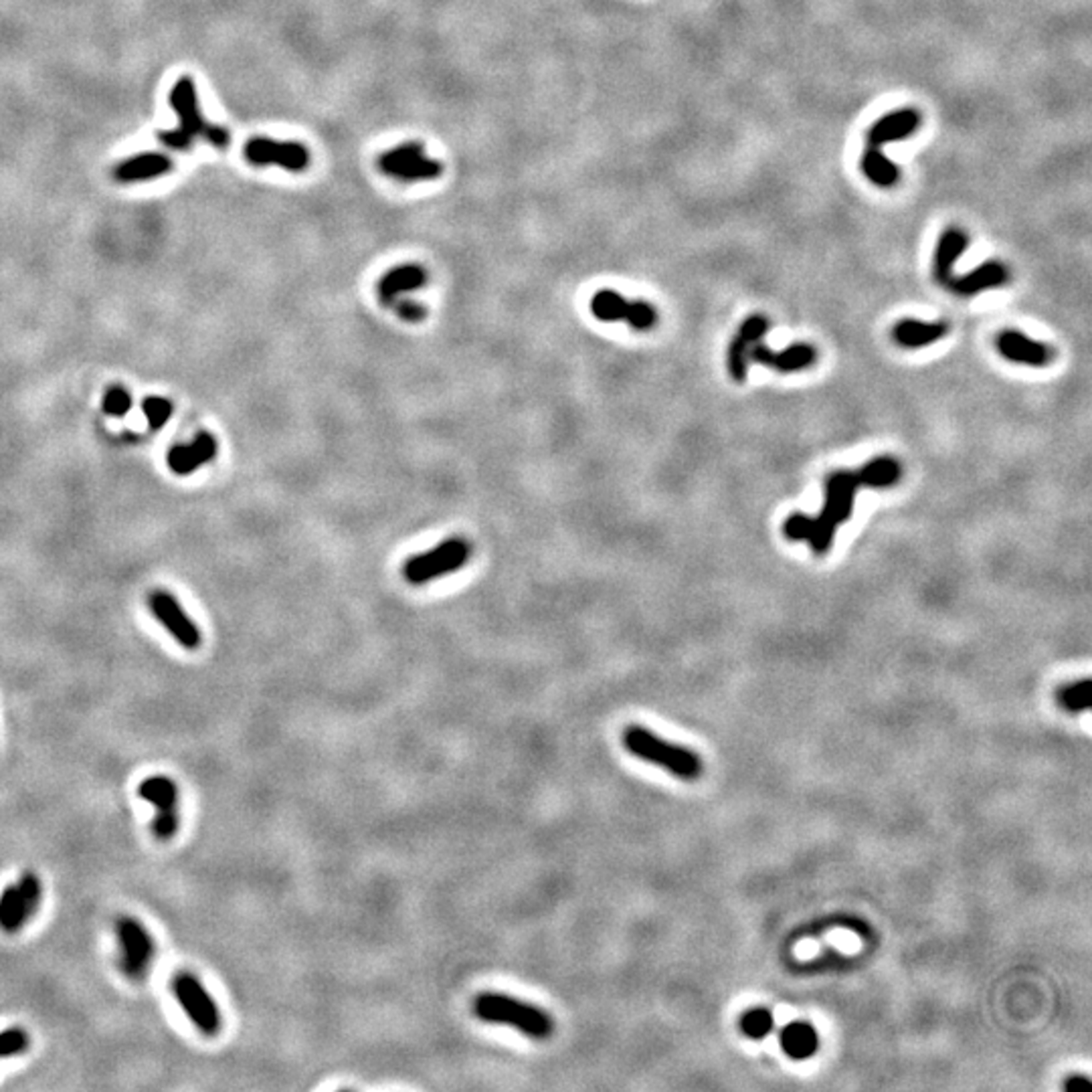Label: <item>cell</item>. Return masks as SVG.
Listing matches in <instances>:
<instances>
[{
  "label": "cell",
  "mask_w": 1092,
  "mask_h": 1092,
  "mask_svg": "<svg viewBox=\"0 0 1092 1092\" xmlns=\"http://www.w3.org/2000/svg\"><path fill=\"white\" fill-rule=\"evenodd\" d=\"M1007 279L1009 272L1001 261H986V264H981L969 274L961 277H951V282L947 284V287L957 296L969 297L986 290H994V287L1006 286Z\"/></svg>",
  "instance_id": "18"
},
{
  "label": "cell",
  "mask_w": 1092,
  "mask_h": 1092,
  "mask_svg": "<svg viewBox=\"0 0 1092 1092\" xmlns=\"http://www.w3.org/2000/svg\"><path fill=\"white\" fill-rule=\"evenodd\" d=\"M472 1014L484 1024L510 1026L535 1042L555 1034V1019L546 1009L498 991H482L472 1001Z\"/></svg>",
  "instance_id": "3"
},
{
  "label": "cell",
  "mask_w": 1092,
  "mask_h": 1092,
  "mask_svg": "<svg viewBox=\"0 0 1092 1092\" xmlns=\"http://www.w3.org/2000/svg\"><path fill=\"white\" fill-rule=\"evenodd\" d=\"M138 796L144 801H148L156 811L178 809V787L173 779L165 777V775L144 779L138 785Z\"/></svg>",
  "instance_id": "22"
},
{
  "label": "cell",
  "mask_w": 1092,
  "mask_h": 1092,
  "mask_svg": "<svg viewBox=\"0 0 1092 1092\" xmlns=\"http://www.w3.org/2000/svg\"><path fill=\"white\" fill-rule=\"evenodd\" d=\"M26 923H29V918L25 915L19 888L6 887L3 895H0V928L5 933H16Z\"/></svg>",
  "instance_id": "25"
},
{
  "label": "cell",
  "mask_w": 1092,
  "mask_h": 1092,
  "mask_svg": "<svg viewBox=\"0 0 1092 1092\" xmlns=\"http://www.w3.org/2000/svg\"><path fill=\"white\" fill-rule=\"evenodd\" d=\"M748 348L751 345L745 342L741 336H736L730 340L728 346V373L733 376L735 383H745L746 378V371H748Z\"/></svg>",
  "instance_id": "28"
},
{
  "label": "cell",
  "mask_w": 1092,
  "mask_h": 1092,
  "mask_svg": "<svg viewBox=\"0 0 1092 1092\" xmlns=\"http://www.w3.org/2000/svg\"><path fill=\"white\" fill-rule=\"evenodd\" d=\"M142 411H144V415H146L150 429L158 431L166 426V421L170 417H173L175 405L170 399H165V396H148V399L142 403Z\"/></svg>",
  "instance_id": "29"
},
{
  "label": "cell",
  "mask_w": 1092,
  "mask_h": 1092,
  "mask_svg": "<svg viewBox=\"0 0 1092 1092\" xmlns=\"http://www.w3.org/2000/svg\"><path fill=\"white\" fill-rule=\"evenodd\" d=\"M741 1027L748 1037H763L773 1030V1016L763 1007L751 1009L743 1016Z\"/></svg>",
  "instance_id": "30"
},
{
  "label": "cell",
  "mask_w": 1092,
  "mask_h": 1092,
  "mask_svg": "<svg viewBox=\"0 0 1092 1092\" xmlns=\"http://www.w3.org/2000/svg\"><path fill=\"white\" fill-rule=\"evenodd\" d=\"M621 741H624V746L631 755L637 756V759L662 766L667 773H672L674 777L684 781L700 777L702 761L692 748L664 741L662 736H657L646 726H627L624 735H621Z\"/></svg>",
  "instance_id": "4"
},
{
  "label": "cell",
  "mask_w": 1092,
  "mask_h": 1092,
  "mask_svg": "<svg viewBox=\"0 0 1092 1092\" xmlns=\"http://www.w3.org/2000/svg\"><path fill=\"white\" fill-rule=\"evenodd\" d=\"M219 451V444L211 433L201 431L195 437L193 444H176L170 447L166 454V464L176 476H188L196 472L198 467L213 462Z\"/></svg>",
  "instance_id": "15"
},
{
  "label": "cell",
  "mask_w": 1092,
  "mask_h": 1092,
  "mask_svg": "<svg viewBox=\"0 0 1092 1092\" xmlns=\"http://www.w3.org/2000/svg\"><path fill=\"white\" fill-rule=\"evenodd\" d=\"M391 308L396 312V316H399L401 320L413 322V324L415 322H423V320H426V316H427V310L423 308L421 304L413 302V300H407V297H399V300H396L391 306Z\"/></svg>",
  "instance_id": "35"
},
{
  "label": "cell",
  "mask_w": 1092,
  "mask_h": 1092,
  "mask_svg": "<svg viewBox=\"0 0 1092 1092\" xmlns=\"http://www.w3.org/2000/svg\"><path fill=\"white\" fill-rule=\"evenodd\" d=\"M1080 1087H1082V1088H1090L1092 1085H1090V1080H1088L1087 1077H1072V1078L1067 1082V1085H1064V1088H1067V1090H1077V1088H1080Z\"/></svg>",
  "instance_id": "36"
},
{
  "label": "cell",
  "mask_w": 1092,
  "mask_h": 1092,
  "mask_svg": "<svg viewBox=\"0 0 1092 1092\" xmlns=\"http://www.w3.org/2000/svg\"><path fill=\"white\" fill-rule=\"evenodd\" d=\"M16 888H19L25 915H26V918L31 920V917L35 915V910H37V907L41 905L43 884H41L39 877L35 872H25V874H21V878H19V884H16Z\"/></svg>",
  "instance_id": "27"
},
{
  "label": "cell",
  "mask_w": 1092,
  "mask_h": 1092,
  "mask_svg": "<svg viewBox=\"0 0 1092 1092\" xmlns=\"http://www.w3.org/2000/svg\"><path fill=\"white\" fill-rule=\"evenodd\" d=\"M173 168L175 162L165 152H140V155H134L122 160L120 165H115L112 175L117 183L132 185L166 176L168 173H173Z\"/></svg>",
  "instance_id": "14"
},
{
  "label": "cell",
  "mask_w": 1092,
  "mask_h": 1092,
  "mask_svg": "<svg viewBox=\"0 0 1092 1092\" xmlns=\"http://www.w3.org/2000/svg\"><path fill=\"white\" fill-rule=\"evenodd\" d=\"M173 991L180 1007L185 1009L188 1019L198 1027V1032H203L205 1036H216L221 1032L223 1019L219 1007H216L211 994L195 973H176L173 979Z\"/></svg>",
  "instance_id": "8"
},
{
  "label": "cell",
  "mask_w": 1092,
  "mask_h": 1092,
  "mask_svg": "<svg viewBox=\"0 0 1092 1092\" xmlns=\"http://www.w3.org/2000/svg\"><path fill=\"white\" fill-rule=\"evenodd\" d=\"M170 107L176 112L178 115V128L175 130H166L158 134V140L165 144L166 148L176 150V152H185L195 144V140H205L209 142L211 146L215 148H227L229 146V132L223 128V125L211 124L201 112V105H198V94H196V85L193 77H180L176 84L170 89L168 95Z\"/></svg>",
  "instance_id": "2"
},
{
  "label": "cell",
  "mask_w": 1092,
  "mask_h": 1092,
  "mask_svg": "<svg viewBox=\"0 0 1092 1092\" xmlns=\"http://www.w3.org/2000/svg\"><path fill=\"white\" fill-rule=\"evenodd\" d=\"M180 827V817H178V809H170V811H156V817L152 821V834H155L156 839L160 842H170L178 832Z\"/></svg>",
  "instance_id": "33"
},
{
  "label": "cell",
  "mask_w": 1092,
  "mask_h": 1092,
  "mask_svg": "<svg viewBox=\"0 0 1092 1092\" xmlns=\"http://www.w3.org/2000/svg\"><path fill=\"white\" fill-rule=\"evenodd\" d=\"M781 1044L783 1050L787 1052L791 1058H807V1056L814 1054L817 1050L819 1037L817 1032L806 1022H793L787 1027H785L781 1034Z\"/></svg>",
  "instance_id": "24"
},
{
  "label": "cell",
  "mask_w": 1092,
  "mask_h": 1092,
  "mask_svg": "<svg viewBox=\"0 0 1092 1092\" xmlns=\"http://www.w3.org/2000/svg\"><path fill=\"white\" fill-rule=\"evenodd\" d=\"M920 128V114L913 107H905V110L892 112L888 115L880 117L878 122L872 124V128L868 130V146L872 148H882L884 144H892V142H900L907 140L908 136H913V134Z\"/></svg>",
  "instance_id": "17"
},
{
  "label": "cell",
  "mask_w": 1092,
  "mask_h": 1092,
  "mask_svg": "<svg viewBox=\"0 0 1092 1092\" xmlns=\"http://www.w3.org/2000/svg\"><path fill=\"white\" fill-rule=\"evenodd\" d=\"M862 488L858 472H834L826 482V504L817 518L791 514L783 522V535L789 540H809L816 555H826L834 545L837 526L852 518L856 492Z\"/></svg>",
  "instance_id": "1"
},
{
  "label": "cell",
  "mask_w": 1092,
  "mask_h": 1092,
  "mask_svg": "<svg viewBox=\"0 0 1092 1092\" xmlns=\"http://www.w3.org/2000/svg\"><path fill=\"white\" fill-rule=\"evenodd\" d=\"M748 360L779 373H799L814 366L817 360V350L807 345V342H796V345H791L781 352H775L766 345L756 342L753 348H748Z\"/></svg>",
  "instance_id": "12"
},
{
  "label": "cell",
  "mask_w": 1092,
  "mask_h": 1092,
  "mask_svg": "<svg viewBox=\"0 0 1092 1092\" xmlns=\"http://www.w3.org/2000/svg\"><path fill=\"white\" fill-rule=\"evenodd\" d=\"M1058 702L1070 712H1080L1090 708L1092 704V684L1090 680H1080L1064 686L1058 692Z\"/></svg>",
  "instance_id": "26"
},
{
  "label": "cell",
  "mask_w": 1092,
  "mask_h": 1092,
  "mask_svg": "<svg viewBox=\"0 0 1092 1092\" xmlns=\"http://www.w3.org/2000/svg\"><path fill=\"white\" fill-rule=\"evenodd\" d=\"M427 279H429V276L426 272V267L419 264L396 265L391 269V272H386L381 279H378V284H376L378 302L386 306V308H391V306L405 294L421 290V287L427 284Z\"/></svg>",
  "instance_id": "16"
},
{
  "label": "cell",
  "mask_w": 1092,
  "mask_h": 1092,
  "mask_svg": "<svg viewBox=\"0 0 1092 1092\" xmlns=\"http://www.w3.org/2000/svg\"><path fill=\"white\" fill-rule=\"evenodd\" d=\"M26 1050H29V1034H26L23 1027L15 1026L0 1032V1058L19 1056Z\"/></svg>",
  "instance_id": "31"
},
{
  "label": "cell",
  "mask_w": 1092,
  "mask_h": 1092,
  "mask_svg": "<svg viewBox=\"0 0 1092 1092\" xmlns=\"http://www.w3.org/2000/svg\"><path fill=\"white\" fill-rule=\"evenodd\" d=\"M860 168L864 176L880 188H892L900 180V168L884 156L880 148L868 146V150L862 155Z\"/></svg>",
  "instance_id": "21"
},
{
  "label": "cell",
  "mask_w": 1092,
  "mask_h": 1092,
  "mask_svg": "<svg viewBox=\"0 0 1092 1092\" xmlns=\"http://www.w3.org/2000/svg\"><path fill=\"white\" fill-rule=\"evenodd\" d=\"M769 328H771V322L766 316L753 314L741 324V328H738V336L753 346V345H756V342L763 340V336L769 332Z\"/></svg>",
  "instance_id": "34"
},
{
  "label": "cell",
  "mask_w": 1092,
  "mask_h": 1092,
  "mask_svg": "<svg viewBox=\"0 0 1092 1092\" xmlns=\"http://www.w3.org/2000/svg\"><path fill=\"white\" fill-rule=\"evenodd\" d=\"M949 334V326L943 322H918V320H900L892 328V340L902 348H923L935 345Z\"/></svg>",
  "instance_id": "20"
},
{
  "label": "cell",
  "mask_w": 1092,
  "mask_h": 1092,
  "mask_svg": "<svg viewBox=\"0 0 1092 1092\" xmlns=\"http://www.w3.org/2000/svg\"><path fill=\"white\" fill-rule=\"evenodd\" d=\"M376 168L385 176L401 180V183H421V180H436L444 175L441 162L426 155V148L419 142H407L401 146L383 152L376 160Z\"/></svg>",
  "instance_id": "6"
},
{
  "label": "cell",
  "mask_w": 1092,
  "mask_h": 1092,
  "mask_svg": "<svg viewBox=\"0 0 1092 1092\" xmlns=\"http://www.w3.org/2000/svg\"><path fill=\"white\" fill-rule=\"evenodd\" d=\"M102 405L104 411L110 415V417H124V415L132 409V395L128 389H124V386L114 385L105 391Z\"/></svg>",
  "instance_id": "32"
},
{
  "label": "cell",
  "mask_w": 1092,
  "mask_h": 1092,
  "mask_svg": "<svg viewBox=\"0 0 1092 1092\" xmlns=\"http://www.w3.org/2000/svg\"><path fill=\"white\" fill-rule=\"evenodd\" d=\"M115 937L120 945V969L128 979L142 981L156 957V943L140 920L122 917L115 923Z\"/></svg>",
  "instance_id": "7"
},
{
  "label": "cell",
  "mask_w": 1092,
  "mask_h": 1092,
  "mask_svg": "<svg viewBox=\"0 0 1092 1092\" xmlns=\"http://www.w3.org/2000/svg\"><path fill=\"white\" fill-rule=\"evenodd\" d=\"M469 556H472L469 540L462 536H451L436 548L427 550V553L411 556L403 565V576L409 585H427L441 579V576H447L449 573L459 571V568L467 565Z\"/></svg>",
  "instance_id": "5"
},
{
  "label": "cell",
  "mask_w": 1092,
  "mask_h": 1092,
  "mask_svg": "<svg viewBox=\"0 0 1092 1092\" xmlns=\"http://www.w3.org/2000/svg\"><path fill=\"white\" fill-rule=\"evenodd\" d=\"M148 607L165 629L176 642L186 649H198L203 644V634L195 621L186 616L183 605L178 603L173 593L165 589L152 591L148 597Z\"/></svg>",
  "instance_id": "11"
},
{
  "label": "cell",
  "mask_w": 1092,
  "mask_h": 1092,
  "mask_svg": "<svg viewBox=\"0 0 1092 1092\" xmlns=\"http://www.w3.org/2000/svg\"><path fill=\"white\" fill-rule=\"evenodd\" d=\"M591 312L601 322H626L634 330L646 332L657 324V310L644 300H627L613 290H601L593 296Z\"/></svg>",
  "instance_id": "9"
},
{
  "label": "cell",
  "mask_w": 1092,
  "mask_h": 1092,
  "mask_svg": "<svg viewBox=\"0 0 1092 1092\" xmlns=\"http://www.w3.org/2000/svg\"><path fill=\"white\" fill-rule=\"evenodd\" d=\"M243 156L254 166H279L287 173H304L310 166V150L304 144L282 142L269 136L247 140Z\"/></svg>",
  "instance_id": "10"
},
{
  "label": "cell",
  "mask_w": 1092,
  "mask_h": 1092,
  "mask_svg": "<svg viewBox=\"0 0 1092 1092\" xmlns=\"http://www.w3.org/2000/svg\"><path fill=\"white\" fill-rule=\"evenodd\" d=\"M858 474L862 477L864 488L884 490V488H892V486H897L900 482L902 467L895 457L882 456V457H874L872 462L860 467Z\"/></svg>",
  "instance_id": "23"
},
{
  "label": "cell",
  "mask_w": 1092,
  "mask_h": 1092,
  "mask_svg": "<svg viewBox=\"0 0 1092 1092\" xmlns=\"http://www.w3.org/2000/svg\"><path fill=\"white\" fill-rule=\"evenodd\" d=\"M997 352L1009 363H1019L1034 368L1048 366L1056 358V352L1050 345L1036 342L1027 338L1019 330H1004L996 340Z\"/></svg>",
  "instance_id": "13"
},
{
  "label": "cell",
  "mask_w": 1092,
  "mask_h": 1092,
  "mask_svg": "<svg viewBox=\"0 0 1092 1092\" xmlns=\"http://www.w3.org/2000/svg\"><path fill=\"white\" fill-rule=\"evenodd\" d=\"M967 247H969V235L963 229L949 227L943 231L941 239H938L937 251H935V264H933V274L938 284L947 287V284L951 282L953 267L957 264V259L965 254V249Z\"/></svg>",
  "instance_id": "19"
}]
</instances>
